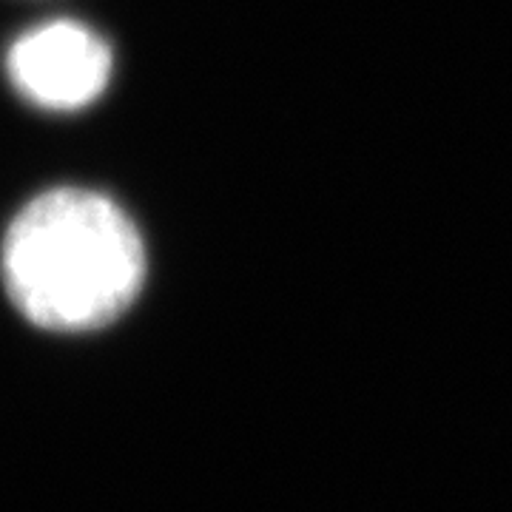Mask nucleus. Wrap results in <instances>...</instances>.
Here are the masks:
<instances>
[{
  "instance_id": "2",
  "label": "nucleus",
  "mask_w": 512,
  "mask_h": 512,
  "mask_svg": "<svg viewBox=\"0 0 512 512\" xmlns=\"http://www.w3.org/2000/svg\"><path fill=\"white\" fill-rule=\"evenodd\" d=\"M9 80L29 103L52 111H77L106 92L111 49L77 20H49L20 35L6 57Z\"/></svg>"
},
{
  "instance_id": "1",
  "label": "nucleus",
  "mask_w": 512,
  "mask_h": 512,
  "mask_svg": "<svg viewBox=\"0 0 512 512\" xmlns=\"http://www.w3.org/2000/svg\"><path fill=\"white\" fill-rule=\"evenodd\" d=\"M0 271L9 299L46 330L106 328L146 279V245L126 211L89 188H55L12 220Z\"/></svg>"
}]
</instances>
